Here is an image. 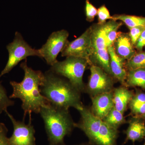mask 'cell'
I'll return each mask as SVG.
<instances>
[{
	"instance_id": "obj_5",
	"label": "cell",
	"mask_w": 145,
	"mask_h": 145,
	"mask_svg": "<svg viewBox=\"0 0 145 145\" xmlns=\"http://www.w3.org/2000/svg\"><path fill=\"white\" fill-rule=\"evenodd\" d=\"M8 52V61L0 73V78L8 73L21 61L29 56H38L41 58L39 49L32 48L24 40L22 34L16 31L14 40L7 46Z\"/></svg>"
},
{
	"instance_id": "obj_24",
	"label": "cell",
	"mask_w": 145,
	"mask_h": 145,
	"mask_svg": "<svg viewBox=\"0 0 145 145\" xmlns=\"http://www.w3.org/2000/svg\"><path fill=\"white\" fill-rule=\"evenodd\" d=\"M145 29L144 26L135 27L130 29L129 35L133 45L135 46L137 40Z\"/></svg>"
},
{
	"instance_id": "obj_1",
	"label": "cell",
	"mask_w": 145,
	"mask_h": 145,
	"mask_svg": "<svg viewBox=\"0 0 145 145\" xmlns=\"http://www.w3.org/2000/svg\"><path fill=\"white\" fill-rule=\"evenodd\" d=\"M20 66L24 72V79L20 82L10 81V84L13 91L9 98L19 99L22 101L24 119L28 114L29 121H32L31 113H40L42 107L50 104L40 91V87L44 81V73L28 67L26 59Z\"/></svg>"
},
{
	"instance_id": "obj_28",
	"label": "cell",
	"mask_w": 145,
	"mask_h": 145,
	"mask_svg": "<svg viewBox=\"0 0 145 145\" xmlns=\"http://www.w3.org/2000/svg\"><path fill=\"white\" fill-rule=\"evenodd\" d=\"M88 145L85 144H81V145Z\"/></svg>"
},
{
	"instance_id": "obj_4",
	"label": "cell",
	"mask_w": 145,
	"mask_h": 145,
	"mask_svg": "<svg viewBox=\"0 0 145 145\" xmlns=\"http://www.w3.org/2000/svg\"><path fill=\"white\" fill-rule=\"evenodd\" d=\"M89 65L86 59L74 57H67L61 61H57L50 70L57 75L67 78L80 92H85L86 86L83 78L86 68Z\"/></svg>"
},
{
	"instance_id": "obj_20",
	"label": "cell",
	"mask_w": 145,
	"mask_h": 145,
	"mask_svg": "<svg viewBox=\"0 0 145 145\" xmlns=\"http://www.w3.org/2000/svg\"><path fill=\"white\" fill-rule=\"evenodd\" d=\"M125 67L128 71L145 68V52L135 53L126 62Z\"/></svg>"
},
{
	"instance_id": "obj_25",
	"label": "cell",
	"mask_w": 145,
	"mask_h": 145,
	"mask_svg": "<svg viewBox=\"0 0 145 145\" xmlns=\"http://www.w3.org/2000/svg\"><path fill=\"white\" fill-rule=\"evenodd\" d=\"M8 129L5 124L0 122V145H10L7 136Z\"/></svg>"
},
{
	"instance_id": "obj_9",
	"label": "cell",
	"mask_w": 145,
	"mask_h": 145,
	"mask_svg": "<svg viewBox=\"0 0 145 145\" xmlns=\"http://www.w3.org/2000/svg\"><path fill=\"white\" fill-rule=\"evenodd\" d=\"M5 112L10 119L13 127L12 136L9 138L10 145H36L35 130L29 121L27 124L24 121H17L7 110Z\"/></svg>"
},
{
	"instance_id": "obj_7",
	"label": "cell",
	"mask_w": 145,
	"mask_h": 145,
	"mask_svg": "<svg viewBox=\"0 0 145 145\" xmlns=\"http://www.w3.org/2000/svg\"><path fill=\"white\" fill-rule=\"evenodd\" d=\"M69 36L68 31L65 29L54 31L39 49L42 59H44L48 64L51 66L58 61L57 56L67 44Z\"/></svg>"
},
{
	"instance_id": "obj_15",
	"label": "cell",
	"mask_w": 145,
	"mask_h": 145,
	"mask_svg": "<svg viewBox=\"0 0 145 145\" xmlns=\"http://www.w3.org/2000/svg\"><path fill=\"white\" fill-rule=\"evenodd\" d=\"M133 91L122 86L113 89V102L114 107L122 114L126 111L131 100L134 96Z\"/></svg>"
},
{
	"instance_id": "obj_16",
	"label": "cell",
	"mask_w": 145,
	"mask_h": 145,
	"mask_svg": "<svg viewBox=\"0 0 145 145\" xmlns=\"http://www.w3.org/2000/svg\"><path fill=\"white\" fill-rule=\"evenodd\" d=\"M126 86L139 87L145 90V68L128 71Z\"/></svg>"
},
{
	"instance_id": "obj_14",
	"label": "cell",
	"mask_w": 145,
	"mask_h": 145,
	"mask_svg": "<svg viewBox=\"0 0 145 145\" xmlns=\"http://www.w3.org/2000/svg\"><path fill=\"white\" fill-rule=\"evenodd\" d=\"M119 131L103 121L93 145H117Z\"/></svg>"
},
{
	"instance_id": "obj_22",
	"label": "cell",
	"mask_w": 145,
	"mask_h": 145,
	"mask_svg": "<svg viewBox=\"0 0 145 145\" xmlns=\"http://www.w3.org/2000/svg\"><path fill=\"white\" fill-rule=\"evenodd\" d=\"M85 12L86 20L89 22H91L94 20L95 17L97 16L98 9L89 0H86Z\"/></svg>"
},
{
	"instance_id": "obj_3",
	"label": "cell",
	"mask_w": 145,
	"mask_h": 145,
	"mask_svg": "<svg viewBox=\"0 0 145 145\" xmlns=\"http://www.w3.org/2000/svg\"><path fill=\"white\" fill-rule=\"evenodd\" d=\"M39 113L44 122L49 145H65V137L75 127L69 110L49 104L42 107Z\"/></svg>"
},
{
	"instance_id": "obj_27",
	"label": "cell",
	"mask_w": 145,
	"mask_h": 145,
	"mask_svg": "<svg viewBox=\"0 0 145 145\" xmlns=\"http://www.w3.org/2000/svg\"><path fill=\"white\" fill-rule=\"evenodd\" d=\"M141 117V118H143V119H144L145 120V113L144 114H143V115H142V116H141V117Z\"/></svg>"
},
{
	"instance_id": "obj_10",
	"label": "cell",
	"mask_w": 145,
	"mask_h": 145,
	"mask_svg": "<svg viewBox=\"0 0 145 145\" xmlns=\"http://www.w3.org/2000/svg\"><path fill=\"white\" fill-rule=\"evenodd\" d=\"M91 112L102 120L114 107L113 90L91 97Z\"/></svg>"
},
{
	"instance_id": "obj_2",
	"label": "cell",
	"mask_w": 145,
	"mask_h": 145,
	"mask_svg": "<svg viewBox=\"0 0 145 145\" xmlns=\"http://www.w3.org/2000/svg\"><path fill=\"white\" fill-rule=\"evenodd\" d=\"M44 80L40 87L43 96L53 106L69 110L82 108L81 92L67 80L55 74L50 69L44 73Z\"/></svg>"
},
{
	"instance_id": "obj_11",
	"label": "cell",
	"mask_w": 145,
	"mask_h": 145,
	"mask_svg": "<svg viewBox=\"0 0 145 145\" xmlns=\"http://www.w3.org/2000/svg\"><path fill=\"white\" fill-rule=\"evenodd\" d=\"M108 51L112 77L119 81L122 86H126V80L127 74L125 67L126 60L116 54L113 46L108 47Z\"/></svg>"
},
{
	"instance_id": "obj_29",
	"label": "cell",
	"mask_w": 145,
	"mask_h": 145,
	"mask_svg": "<svg viewBox=\"0 0 145 145\" xmlns=\"http://www.w3.org/2000/svg\"><path fill=\"white\" fill-rule=\"evenodd\" d=\"M143 145H145V143H144V144H143Z\"/></svg>"
},
{
	"instance_id": "obj_12",
	"label": "cell",
	"mask_w": 145,
	"mask_h": 145,
	"mask_svg": "<svg viewBox=\"0 0 145 145\" xmlns=\"http://www.w3.org/2000/svg\"><path fill=\"white\" fill-rule=\"evenodd\" d=\"M133 46L129 34L119 32L113 46L116 54L127 61L136 53Z\"/></svg>"
},
{
	"instance_id": "obj_13",
	"label": "cell",
	"mask_w": 145,
	"mask_h": 145,
	"mask_svg": "<svg viewBox=\"0 0 145 145\" xmlns=\"http://www.w3.org/2000/svg\"><path fill=\"white\" fill-rule=\"evenodd\" d=\"M145 119L134 116L129 121L128 127L125 131L126 138L124 143L130 140L134 143L135 141H141L145 137Z\"/></svg>"
},
{
	"instance_id": "obj_23",
	"label": "cell",
	"mask_w": 145,
	"mask_h": 145,
	"mask_svg": "<svg viewBox=\"0 0 145 145\" xmlns=\"http://www.w3.org/2000/svg\"><path fill=\"white\" fill-rule=\"evenodd\" d=\"M97 16L98 18V24H102L106 22L107 20H112V16L110 15L108 9L105 5L100 7L98 9Z\"/></svg>"
},
{
	"instance_id": "obj_6",
	"label": "cell",
	"mask_w": 145,
	"mask_h": 145,
	"mask_svg": "<svg viewBox=\"0 0 145 145\" xmlns=\"http://www.w3.org/2000/svg\"><path fill=\"white\" fill-rule=\"evenodd\" d=\"M90 76L85 92L89 94L91 97L114 89V78L112 76L95 65H90Z\"/></svg>"
},
{
	"instance_id": "obj_18",
	"label": "cell",
	"mask_w": 145,
	"mask_h": 145,
	"mask_svg": "<svg viewBox=\"0 0 145 145\" xmlns=\"http://www.w3.org/2000/svg\"><path fill=\"white\" fill-rule=\"evenodd\" d=\"M113 20H119L124 23L129 29L139 26H145V17L121 14L112 16Z\"/></svg>"
},
{
	"instance_id": "obj_26",
	"label": "cell",
	"mask_w": 145,
	"mask_h": 145,
	"mask_svg": "<svg viewBox=\"0 0 145 145\" xmlns=\"http://www.w3.org/2000/svg\"><path fill=\"white\" fill-rule=\"evenodd\" d=\"M135 46L138 50L140 51H142L145 46V29L137 40Z\"/></svg>"
},
{
	"instance_id": "obj_8",
	"label": "cell",
	"mask_w": 145,
	"mask_h": 145,
	"mask_svg": "<svg viewBox=\"0 0 145 145\" xmlns=\"http://www.w3.org/2000/svg\"><path fill=\"white\" fill-rule=\"evenodd\" d=\"M91 33V26L77 39L68 42L61 52L62 57H74L86 59L88 61L90 65V58L93 52Z\"/></svg>"
},
{
	"instance_id": "obj_21",
	"label": "cell",
	"mask_w": 145,
	"mask_h": 145,
	"mask_svg": "<svg viewBox=\"0 0 145 145\" xmlns=\"http://www.w3.org/2000/svg\"><path fill=\"white\" fill-rule=\"evenodd\" d=\"M14 104L15 102L8 97L6 90L0 82V114L3 112H5L8 107Z\"/></svg>"
},
{
	"instance_id": "obj_17",
	"label": "cell",
	"mask_w": 145,
	"mask_h": 145,
	"mask_svg": "<svg viewBox=\"0 0 145 145\" xmlns=\"http://www.w3.org/2000/svg\"><path fill=\"white\" fill-rule=\"evenodd\" d=\"M129 106L131 114L135 117H140L145 113V93L138 91L134 94Z\"/></svg>"
},
{
	"instance_id": "obj_19",
	"label": "cell",
	"mask_w": 145,
	"mask_h": 145,
	"mask_svg": "<svg viewBox=\"0 0 145 145\" xmlns=\"http://www.w3.org/2000/svg\"><path fill=\"white\" fill-rule=\"evenodd\" d=\"M103 121L117 129L121 125L127 122L123 114L114 107L110 110Z\"/></svg>"
}]
</instances>
